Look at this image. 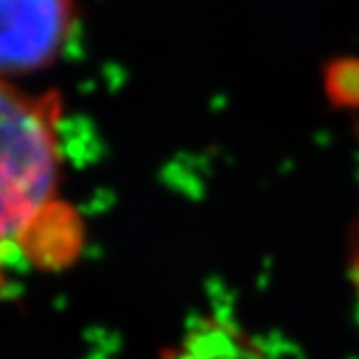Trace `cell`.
I'll list each match as a JSON object with an SVG mask.
<instances>
[{
    "mask_svg": "<svg viewBox=\"0 0 359 359\" xmlns=\"http://www.w3.org/2000/svg\"><path fill=\"white\" fill-rule=\"evenodd\" d=\"M61 98L0 77V264L12 255L45 269L75 259L82 219L59 198Z\"/></svg>",
    "mask_w": 359,
    "mask_h": 359,
    "instance_id": "6da1fadb",
    "label": "cell"
},
{
    "mask_svg": "<svg viewBox=\"0 0 359 359\" xmlns=\"http://www.w3.org/2000/svg\"><path fill=\"white\" fill-rule=\"evenodd\" d=\"M75 19V0H0V77L52 66L73 35Z\"/></svg>",
    "mask_w": 359,
    "mask_h": 359,
    "instance_id": "7a4b0ae2",
    "label": "cell"
},
{
    "mask_svg": "<svg viewBox=\"0 0 359 359\" xmlns=\"http://www.w3.org/2000/svg\"><path fill=\"white\" fill-rule=\"evenodd\" d=\"M325 91L336 107L359 110V59L343 56L325 68Z\"/></svg>",
    "mask_w": 359,
    "mask_h": 359,
    "instance_id": "3957f363",
    "label": "cell"
},
{
    "mask_svg": "<svg viewBox=\"0 0 359 359\" xmlns=\"http://www.w3.org/2000/svg\"><path fill=\"white\" fill-rule=\"evenodd\" d=\"M353 276H355V283L359 290V226H357V233L353 238Z\"/></svg>",
    "mask_w": 359,
    "mask_h": 359,
    "instance_id": "277c9868",
    "label": "cell"
}]
</instances>
